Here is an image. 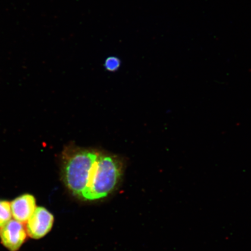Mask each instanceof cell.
<instances>
[{"instance_id":"obj_1","label":"cell","mask_w":251,"mask_h":251,"mask_svg":"<svg viewBox=\"0 0 251 251\" xmlns=\"http://www.w3.org/2000/svg\"><path fill=\"white\" fill-rule=\"evenodd\" d=\"M122 173L120 160L99 153L81 198L85 200H97L107 197L117 187Z\"/></svg>"},{"instance_id":"obj_2","label":"cell","mask_w":251,"mask_h":251,"mask_svg":"<svg viewBox=\"0 0 251 251\" xmlns=\"http://www.w3.org/2000/svg\"><path fill=\"white\" fill-rule=\"evenodd\" d=\"M99 153L94 151L76 149L66 153L62 176L66 186L75 196L81 197Z\"/></svg>"},{"instance_id":"obj_3","label":"cell","mask_w":251,"mask_h":251,"mask_svg":"<svg viewBox=\"0 0 251 251\" xmlns=\"http://www.w3.org/2000/svg\"><path fill=\"white\" fill-rule=\"evenodd\" d=\"M54 217L48 209L44 207H37L32 215L26 223L28 236L39 240L51 231L54 225Z\"/></svg>"},{"instance_id":"obj_4","label":"cell","mask_w":251,"mask_h":251,"mask_svg":"<svg viewBox=\"0 0 251 251\" xmlns=\"http://www.w3.org/2000/svg\"><path fill=\"white\" fill-rule=\"evenodd\" d=\"M27 232L24 224L11 219L0 228V242L9 251H18L27 238Z\"/></svg>"},{"instance_id":"obj_5","label":"cell","mask_w":251,"mask_h":251,"mask_svg":"<svg viewBox=\"0 0 251 251\" xmlns=\"http://www.w3.org/2000/svg\"><path fill=\"white\" fill-rule=\"evenodd\" d=\"M10 204L12 218L22 224L27 222L37 208L35 197L30 194L15 198Z\"/></svg>"},{"instance_id":"obj_6","label":"cell","mask_w":251,"mask_h":251,"mask_svg":"<svg viewBox=\"0 0 251 251\" xmlns=\"http://www.w3.org/2000/svg\"><path fill=\"white\" fill-rule=\"evenodd\" d=\"M12 217L10 202L0 200V228L11 221Z\"/></svg>"},{"instance_id":"obj_7","label":"cell","mask_w":251,"mask_h":251,"mask_svg":"<svg viewBox=\"0 0 251 251\" xmlns=\"http://www.w3.org/2000/svg\"><path fill=\"white\" fill-rule=\"evenodd\" d=\"M121 62L120 59L115 56H109L104 62V67L110 72H115L120 68Z\"/></svg>"}]
</instances>
